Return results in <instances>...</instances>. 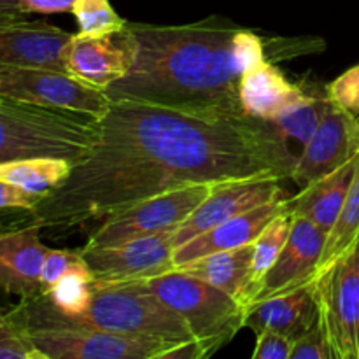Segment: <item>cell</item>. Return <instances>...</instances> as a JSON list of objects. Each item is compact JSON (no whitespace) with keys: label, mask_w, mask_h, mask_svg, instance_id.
Returning a JSON list of instances; mask_svg holds the SVG:
<instances>
[{"label":"cell","mask_w":359,"mask_h":359,"mask_svg":"<svg viewBox=\"0 0 359 359\" xmlns=\"http://www.w3.org/2000/svg\"><path fill=\"white\" fill-rule=\"evenodd\" d=\"M97 140L63 184L28 212L41 230L105 219L137 202L198 182L290 179L293 161L265 119L202 116L112 100Z\"/></svg>","instance_id":"obj_1"},{"label":"cell","mask_w":359,"mask_h":359,"mask_svg":"<svg viewBox=\"0 0 359 359\" xmlns=\"http://www.w3.org/2000/svg\"><path fill=\"white\" fill-rule=\"evenodd\" d=\"M133 48L130 72L107 88L111 100H132L202 116L244 118L241 83L265 62L323 49L314 41H265L219 16L186 25L126 21Z\"/></svg>","instance_id":"obj_2"},{"label":"cell","mask_w":359,"mask_h":359,"mask_svg":"<svg viewBox=\"0 0 359 359\" xmlns=\"http://www.w3.org/2000/svg\"><path fill=\"white\" fill-rule=\"evenodd\" d=\"M28 337L44 359H160L175 344L105 332L60 312L44 293L21 298Z\"/></svg>","instance_id":"obj_3"},{"label":"cell","mask_w":359,"mask_h":359,"mask_svg":"<svg viewBox=\"0 0 359 359\" xmlns=\"http://www.w3.org/2000/svg\"><path fill=\"white\" fill-rule=\"evenodd\" d=\"M97 140L95 119L4 97L0 104V163L56 156L79 161Z\"/></svg>","instance_id":"obj_4"},{"label":"cell","mask_w":359,"mask_h":359,"mask_svg":"<svg viewBox=\"0 0 359 359\" xmlns=\"http://www.w3.org/2000/svg\"><path fill=\"white\" fill-rule=\"evenodd\" d=\"M133 283L142 284L184 319L203 358L216 354L245 325L248 307L198 277L172 269Z\"/></svg>","instance_id":"obj_5"},{"label":"cell","mask_w":359,"mask_h":359,"mask_svg":"<svg viewBox=\"0 0 359 359\" xmlns=\"http://www.w3.org/2000/svg\"><path fill=\"white\" fill-rule=\"evenodd\" d=\"M72 319L105 332L146 337L161 342L181 344L195 340L186 321L177 312L137 283H97L88 311Z\"/></svg>","instance_id":"obj_6"},{"label":"cell","mask_w":359,"mask_h":359,"mask_svg":"<svg viewBox=\"0 0 359 359\" xmlns=\"http://www.w3.org/2000/svg\"><path fill=\"white\" fill-rule=\"evenodd\" d=\"M216 184L198 182L160 193L111 214L95 228L84 248H111L177 228Z\"/></svg>","instance_id":"obj_7"},{"label":"cell","mask_w":359,"mask_h":359,"mask_svg":"<svg viewBox=\"0 0 359 359\" xmlns=\"http://www.w3.org/2000/svg\"><path fill=\"white\" fill-rule=\"evenodd\" d=\"M312 284L335 359H359V237Z\"/></svg>","instance_id":"obj_8"},{"label":"cell","mask_w":359,"mask_h":359,"mask_svg":"<svg viewBox=\"0 0 359 359\" xmlns=\"http://www.w3.org/2000/svg\"><path fill=\"white\" fill-rule=\"evenodd\" d=\"M0 97L91 119L100 118L112 102L105 90L48 67H0Z\"/></svg>","instance_id":"obj_9"},{"label":"cell","mask_w":359,"mask_h":359,"mask_svg":"<svg viewBox=\"0 0 359 359\" xmlns=\"http://www.w3.org/2000/svg\"><path fill=\"white\" fill-rule=\"evenodd\" d=\"M175 230L177 228H170L111 248H81L79 251L98 284L144 280L174 269Z\"/></svg>","instance_id":"obj_10"},{"label":"cell","mask_w":359,"mask_h":359,"mask_svg":"<svg viewBox=\"0 0 359 359\" xmlns=\"http://www.w3.org/2000/svg\"><path fill=\"white\" fill-rule=\"evenodd\" d=\"M280 181L283 179L279 177H256L216 184L210 195L179 224L174 235V248H181L191 238L262 203L286 198Z\"/></svg>","instance_id":"obj_11"},{"label":"cell","mask_w":359,"mask_h":359,"mask_svg":"<svg viewBox=\"0 0 359 359\" xmlns=\"http://www.w3.org/2000/svg\"><path fill=\"white\" fill-rule=\"evenodd\" d=\"M356 154H359L356 116L339 107L335 102H330L318 130L309 140L290 179H293L302 189L335 172Z\"/></svg>","instance_id":"obj_12"},{"label":"cell","mask_w":359,"mask_h":359,"mask_svg":"<svg viewBox=\"0 0 359 359\" xmlns=\"http://www.w3.org/2000/svg\"><path fill=\"white\" fill-rule=\"evenodd\" d=\"M291 217L293 223L286 245L279 252L276 263L263 276L252 304L307 286L318 276L326 233L307 217Z\"/></svg>","instance_id":"obj_13"},{"label":"cell","mask_w":359,"mask_h":359,"mask_svg":"<svg viewBox=\"0 0 359 359\" xmlns=\"http://www.w3.org/2000/svg\"><path fill=\"white\" fill-rule=\"evenodd\" d=\"M74 34L25 14L0 13V67L65 70L63 55Z\"/></svg>","instance_id":"obj_14"},{"label":"cell","mask_w":359,"mask_h":359,"mask_svg":"<svg viewBox=\"0 0 359 359\" xmlns=\"http://www.w3.org/2000/svg\"><path fill=\"white\" fill-rule=\"evenodd\" d=\"M69 74L100 90L125 77L133 65V48L125 30L107 35L74 34L63 55Z\"/></svg>","instance_id":"obj_15"},{"label":"cell","mask_w":359,"mask_h":359,"mask_svg":"<svg viewBox=\"0 0 359 359\" xmlns=\"http://www.w3.org/2000/svg\"><path fill=\"white\" fill-rule=\"evenodd\" d=\"M49 248L41 242V228L27 223L0 231V287L20 298L44 293L41 269Z\"/></svg>","instance_id":"obj_16"},{"label":"cell","mask_w":359,"mask_h":359,"mask_svg":"<svg viewBox=\"0 0 359 359\" xmlns=\"http://www.w3.org/2000/svg\"><path fill=\"white\" fill-rule=\"evenodd\" d=\"M284 210H287V198H279L273 202L262 203L248 212L238 214V216L217 224L212 230L182 244L181 248H175L174 255H172L174 266L195 262V259L214 255V252L252 244L258 235L265 230L266 224L276 219Z\"/></svg>","instance_id":"obj_17"},{"label":"cell","mask_w":359,"mask_h":359,"mask_svg":"<svg viewBox=\"0 0 359 359\" xmlns=\"http://www.w3.org/2000/svg\"><path fill=\"white\" fill-rule=\"evenodd\" d=\"M318 319L319 305L314 297V284L311 283L294 291L252 304L248 307L244 328H251L255 333L269 330L294 342L305 335Z\"/></svg>","instance_id":"obj_18"},{"label":"cell","mask_w":359,"mask_h":359,"mask_svg":"<svg viewBox=\"0 0 359 359\" xmlns=\"http://www.w3.org/2000/svg\"><path fill=\"white\" fill-rule=\"evenodd\" d=\"M238 93L245 116L270 121L304 100L309 95V83H291L273 62H265L242 77Z\"/></svg>","instance_id":"obj_19"},{"label":"cell","mask_w":359,"mask_h":359,"mask_svg":"<svg viewBox=\"0 0 359 359\" xmlns=\"http://www.w3.org/2000/svg\"><path fill=\"white\" fill-rule=\"evenodd\" d=\"M359 167V154L332 174L304 186L298 195L287 198L291 216L307 217L326 237L335 226Z\"/></svg>","instance_id":"obj_20"},{"label":"cell","mask_w":359,"mask_h":359,"mask_svg":"<svg viewBox=\"0 0 359 359\" xmlns=\"http://www.w3.org/2000/svg\"><path fill=\"white\" fill-rule=\"evenodd\" d=\"M252 255L255 245L249 244L175 265L174 270L198 277L249 307L258 293V284L252 276Z\"/></svg>","instance_id":"obj_21"},{"label":"cell","mask_w":359,"mask_h":359,"mask_svg":"<svg viewBox=\"0 0 359 359\" xmlns=\"http://www.w3.org/2000/svg\"><path fill=\"white\" fill-rule=\"evenodd\" d=\"M330 102L332 100H330L326 86L321 88L316 83H309V95L304 100L269 121L293 165H297V161L300 160L309 140L318 130Z\"/></svg>","instance_id":"obj_22"},{"label":"cell","mask_w":359,"mask_h":359,"mask_svg":"<svg viewBox=\"0 0 359 359\" xmlns=\"http://www.w3.org/2000/svg\"><path fill=\"white\" fill-rule=\"evenodd\" d=\"M74 161L56 156L20 158L0 163V181L18 186L28 193L46 196L67 181Z\"/></svg>","instance_id":"obj_23"},{"label":"cell","mask_w":359,"mask_h":359,"mask_svg":"<svg viewBox=\"0 0 359 359\" xmlns=\"http://www.w3.org/2000/svg\"><path fill=\"white\" fill-rule=\"evenodd\" d=\"M95 287H97V280H95L93 272L88 266L86 259L81 258L44 294L60 312L70 316V318H79L90 307Z\"/></svg>","instance_id":"obj_24"},{"label":"cell","mask_w":359,"mask_h":359,"mask_svg":"<svg viewBox=\"0 0 359 359\" xmlns=\"http://www.w3.org/2000/svg\"><path fill=\"white\" fill-rule=\"evenodd\" d=\"M359 237V167L354 177L353 186L349 189L346 203L342 207L339 219H337L335 226L326 237L325 251H323L321 263H319V270L325 269L326 265L339 258L342 252H346L351 245L356 242Z\"/></svg>","instance_id":"obj_25"},{"label":"cell","mask_w":359,"mask_h":359,"mask_svg":"<svg viewBox=\"0 0 359 359\" xmlns=\"http://www.w3.org/2000/svg\"><path fill=\"white\" fill-rule=\"evenodd\" d=\"M291 217L290 210H284L283 214L270 221L265 230L258 235L252 245H255V255H252V276H255L256 284L262 283L263 276L270 270V266L276 263L277 256L286 245L287 237L291 231Z\"/></svg>","instance_id":"obj_26"},{"label":"cell","mask_w":359,"mask_h":359,"mask_svg":"<svg viewBox=\"0 0 359 359\" xmlns=\"http://www.w3.org/2000/svg\"><path fill=\"white\" fill-rule=\"evenodd\" d=\"M81 35H107L125 30L126 20H123L109 0H76L72 7Z\"/></svg>","instance_id":"obj_27"},{"label":"cell","mask_w":359,"mask_h":359,"mask_svg":"<svg viewBox=\"0 0 359 359\" xmlns=\"http://www.w3.org/2000/svg\"><path fill=\"white\" fill-rule=\"evenodd\" d=\"M0 359H44L28 337L18 305L0 309Z\"/></svg>","instance_id":"obj_28"},{"label":"cell","mask_w":359,"mask_h":359,"mask_svg":"<svg viewBox=\"0 0 359 359\" xmlns=\"http://www.w3.org/2000/svg\"><path fill=\"white\" fill-rule=\"evenodd\" d=\"M291 359H335L321 316L305 335L294 340Z\"/></svg>","instance_id":"obj_29"},{"label":"cell","mask_w":359,"mask_h":359,"mask_svg":"<svg viewBox=\"0 0 359 359\" xmlns=\"http://www.w3.org/2000/svg\"><path fill=\"white\" fill-rule=\"evenodd\" d=\"M330 100L335 102L339 107L346 109L351 114H359V63L326 84Z\"/></svg>","instance_id":"obj_30"},{"label":"cell","mask_w":359,"mask_h":359,"mask_svg":"<svg viewBox=\"0 0 359 359\" xmlns=\"http://www.w3.org/2000/svg\"><path fill=\"white\" fill-rule=\"evenodd\" d=\"M83 258L81 251H65V249H48L42 262L41 283L42 291H48Z\"/></svg>","instance_id":"obj_31"},{"label":"cell","mask_w":359,"mask_h":359,"mask_svg":"<svg viewBox=\"0 0 359 359\" xmlns=\"http://www.w3.org/2000/svg\"><path fill=\"white\" fill-rule=\"evenodd\" d=\"M294 342L287 337L276 332L256 333V347L252 351V359H291Z\"/></svg>","instance_id":"obj_32"},{"label":"cell","mask_w":359,"mask_h":359,"mask_svg":"<svg viewBox=\"0 0 359 359\" xmlns=\"http://www.w3.org/2000/svg\"><path fill=\"white\" fill-rule=\"evenodd\" d=\"M41 198H44V196L28 193L18 186L0 181V209L30 210L41 202Z\"/></svg>","instance_id":"obj_33"},{"label":"cell","mask_w":359,"mask_h":359,"mask_svg":"<svg viewBox=\"0 0 359 359\" xmlns=\"http://www.w3.org/2000/svg\"><path fill=\"white\" fill-rule=\"evenodd\" d=\"M74 2L76 0H23V7L27 14H58L72 13Z\"/></svg>","instance_id":"obj_34"},{"label":"cell","mask_w":359,"mask_h":359,"mask_svg":"<svg viewBox=\"0 0 359 359\" xmlns=\"http://www.w3.org/2000/svg\"><path fill=\"white\" fill-rule=\"evenodd\" d=\"M0 13L4 14H27L23 0H0Z\"/></svg>","instance_id":"obj_35"},{"label":"cell","mask_w":359,"mask_h":359,"mask_svg":"<svg viewBox=\"0 0 359 359\" xmlns=\"http://www.w3.org/2000/svg\"><path fill=\"white\" fill-rule=\"evenodd\" d=\"M356 125H358V130H359V114L356 116Z\"/></svg>","instance_id":"obj_36"},{"label":"cell","mask_w":359,"mask_h":359,"mask_svg":"<svg viewBox=\"0 0 359 359\" xmlns=\"http://www.w3.org/2000/svg\"><path fill=\"white\" fill-rule=\"evenodd\" d=\"M2 100H4V97H0V104H2Z\"/></svg>","instance_id":"obj_37"},{"label":"cell","mask_w":359,"mask_h":359,"mask_svg":"<svg viewBox=\"0 0 359 359\" xmlns=\"http://www.w3.org/2000/svg\"><path fill=\"white\" fill-rule=\"evenodd\" d=\"M358 346H359V335H358Z\"/></svg>","instance_id":"obj_38"}]
</instances>
